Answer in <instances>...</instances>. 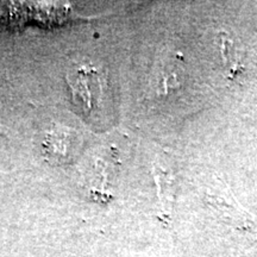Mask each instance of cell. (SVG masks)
I'll list each match as a JSON object with an SVG mask.
<instances>
[{"instance_id":"cell-2","label":"cell","mask_w":257,"mask_h":257,"mask_svg":"<svg viewBox=\"0 0 257 257\" xmlns=\"http://www.w3.org/2000/svg\"><path fill=\"white\" fill-rule=\"evenodd\" d=\"M223 57L225 63L229 64V70L231 74L234 73H238L237 70L240 68V63L238 61V57L234 55V51H233V46H232V42H230V40H225L223 38Z\"/></svg>"},{"instance_id":"cell-1","label":"cell","mask_w":257,"mask_h":257,"mask_svg":"<svg viewBox=\"0 0 257 257\" xmlns=\"http://www.w3.org/2000/svg\"><path fill=\"white\" fill-rule=\"evenodd\" d=\"M73 99L86 113H91L100 101L102 86L99 74L94 69L83 67L68 75Z\"/></svg>"}]
</instances>
